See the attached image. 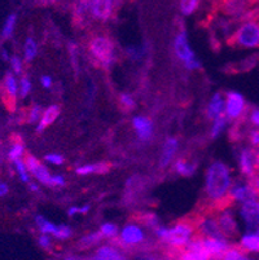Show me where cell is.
Listing matches in <instances>:
<instances>
[{
    "instance_id": "cell-12",
    "label": "cell",
    "mask_w": 259,
    "mask_h": 260,
    "mask_svg": "<svg viewBox=\"0 0 259 260\" xmlns=\"http://www.w3.org/2000/svg\"><path fill=\"white\" fill-rule=\"evenodd\" d=\"M196 228L198 233L203 237H213V238H225L219 228V224L217 221V217L204 216L199 219L196 224Z\"/></svg>"
},
{
    "instance_id": "cell-15",
    "label": "cell",
    "mask_w": 259,
    "mask_h": 260,
    "mask_svg": "<svg viewBox=\"0 0 259 260\" xmlns=\"http://www.w3.org/2000/svg\"><path fill=\"white\" fill-rule=\"evenodd\" d=\"M183 255H180L182 259H188V260H206L210 259L209 254L206 252L205 247L203 245V241L201 237L193 240L192 238L191 242L187 246H184V251L182 252Z\"/></svg>"
},
{
    "instance_id": "cell-28",
    "label": "cell",
    "mask_w": 259,
    "mask_h": 260,
    "mask_svg": "<svg viewBox=\"0 0 259 260\" xmlns=\"http://www.w3.org/2000/svg\"><path fill=\"white\" fill-rule=\"evenodd\" d=\"M201 0H179L180 12L184 16H191L198 9Z\"/></svg>"
},
{
    "instance_id": "cell-50",
    "label": "cell",
    "mask_w": 259,
    "mask_h": 260,
    "mask_svg": "<svg viewBox=\"0 0 259 260\" xmlns=\"http://www.w3.org/2000/svg\"><path fill=\"white\" fill-rule=\"evenodd\" d=\"M40 4H43V6H49V4H54L57 3L59 0H38Z\"/></svg>"
},
{
    "instance_id": "cell-42",
    "label": "cell",
    "mask_w": 259,
    "mask_h": 260,
    "mask_svg": "<svg viewBox=\"0 0 259 260\" xmlns=\"http://www.w3.org/2000/svg\"><path fill=\"white\" fill-rule=\"evenodd\" d=\"M249 120L253 126L259 127V108L251 109L250 114H249Z\"/></svg>"
},
{
    "instance_id": "cell-35",
    "label": "cell",
    "mask_w": 259,
    "mask_h": 260,
    "mask_svg": "<svg viewBox=\"0 0 259 260\" xmlns=\"http://www.w3.org/2000/svg\"><path fill=\"white\" fill-rule=\"evenodd\" d=\"M100 233L103 235V237L113 238L118 235V228L117 225H114V224L106 223L101 225V228H100Z\"/></svg>"
},
{
    "instance_id": "cell-13",
    "label": "cell",
    "mask_w": 259,
    "mask_h": 260,
    "mask_svg": "<svg viewBox=\"0 0 259 260\" xmlns=\"http://www.w3.org/2000/svg\"><path fill=\"white\" fill-rule=\"evenodd\" d=\"M203 245L205 247L209 256L217 257V259H223V255L229 247L227 238H213V237H201Z\"/></svg>"
},
{
    "instance_id": "cell-20",
    "label": "cell",
    "mask_w": 259,
    "mask_h": 260,
    "mask_svg": "<svg viewBox=\"0 0 259 260\" xmlns=\"http://www.w3.org/2000/svg\"><path fill=\"white\" fill-rule=\"evenodd\" d=\"M225 110V100L223 98L222 93H215L213 94V98L209 101L208 109H206V115L210 119L217 118L218 115L224 114Z\"/></svg>"
},
{
    "instance_id": "cell-40",
    "label": "cell",
    "mask_w": 259,
    "mask_h": 260,
    "mask_svg": "<svg viewBox=\"0 0 259 260\" xmlns=\"http://www.w3.org/2000/svg\"><path fill=\"white\" fill-rule=\"evenodd\" d=\"M40 115H42V110H40L39 105H35L30 109V112H28V122L30 123H35L37 120H39Z\"/></svg>"
},
{
    "instance_id": "cell-16",
    "label": "cell",
    "mask_w": 259,
    "mask_h": 260,
    "mask_svg": "<svg viewBox=\"0 0 259 260\" xmlns=\"http://www.w3.org/2000/svg\"><path fill=\"white\" fill-rule=\"evenodd\" d=\"M121 242L123 245H139L142 241L146 240V233L140 228L139 225L135 224H128L121 231L120 233Z\"/></svg>"
},
{
    "instance_id": "cell-8",
    "label": "cell",
    "mask_w": 259,
    "mask_h": 260,
    "mask_svg": "<svg viewBox=\"0 0 259 260\" xmlns=\"http://www.w3.org/2000/svg\"><path fill=\"white\" fill-rule=\"evenodd\" d=\"M89 2L90 15L97 21H108L114 12L113 0H87Z\"/></svg>"
},
{
    "instance_id": "cell-33",
    "label": "cell",
    "mask_w": 259,
    "mask_h": 260,
    "mask_svg": "<svg viewBox=\"0 0 259 260\" xmlns=\"http://www.w3.org/2000/svg\"><path fill=\"white\" fill-rule=\"evenodd\" d=\"M16 22H17V16L14 15V13L13 15L8 16V18H7L6 22H4L3 31H2V37H3L4 39H8V38H11V35L13 34Z\"/></svg>"
},
{
    "instance_id": "cell-54",
    "label": "cell",
    "mask_w": 259,
    "mask_h": 260,
    "mask_svg": "<svg viewBox=\"0 0 259 260\" xmlns=\"http://www.w3.org/2000/svg\"><path fill=\"white\" fill-rule=\"evenodd\" d=\"M2 57H3V60H4V61H8V60H9V57H8V52H7V51H3V52H2Z\"/></svg>"
},
{
    "instance_id": "cell-41",
    "label": "cell",
    "mask_w": 259,
    "mask_h": 260,
    "mask_svg": "<svg viewBox=\"0 0 259 260\" xmlns=\"http://www.w3.org/2000/svg\"><path fill=\"white\" fill-rule=\"evenodd\" d=\"M127 53L134 60H139V58L142 57L144 51H142L141 47H130V48H127Z\"/></svg>"
},
{
    "instance_id": "cell-11",
    "label": "cell",
    "mask_w": 259,
    "mask_h": 260,
    "mask_svg": "<svg viewBox=\"0 0 259 260\" xmlns=\"http://www.w3.org/2000/svg\"><path fill=\"white\" fill-rule=\"evenodd\" d=\"M26 166H27L28 172H30L39 183L44 184V185H52V175L49 174L48 169H47L44 165H42L37 158H34L33 155H28V157L26 158Z\"/></svg>"
},
{
    "instance_id": "cell-3",
    "label": "cell",
    "mask_w": 259,
    "mask_h": 260,
    "mask_svg": "<svg viewBox=\"0 0 259 260\" xmlns=\"http://www.w3.org/2000/svg\"><path fill=\"white\" fill-rule=\"evenodd\" d=\"M90 56L103 68H110L116 61V48L113 40L105 35H96L89 42Z\"/></svg>"
},
{
    "instance_id": "cell-49",
    "label": "cell",
    "mask_w": 259,
    "mask_h": 260,
    "mask_svg": "<svg viewBox=\"0 0 259 260\" xmlns=\"http://www.w3.org/2000/svg\"><path fill=\"white\" fill-rule=\"evenodd\" d=\"M75 214H79V207H70V209L68 210L69 216H74Z\"/></svg>"
},
{
    "instance_id": "cell-43",
    "label": "cell",
    "mask_w": 259,
    "mask_h": 260,
    "mask_svg": "<svg viewBox=\"0 0 259 260\" xmlns=\"http://www.w3.org/2000/svg\"><path fill=\"white\" fill-rule=\"evenodd\" d=\"M249 141L253 146H259V128L258 129H251L249 132Z\"/></svg>"
},
{
    "instance_id": "cell-39",
    "label": "cell",
    "mask_w": 259,
    "mask_h": 260,
    "mask_svg": "<svg viewBox=\"0 0 259 260\" xmlns=\"http://www.w3.org/2000/svg\"><path fill=\"white\" fill-rule=\"evenodd\" d=\"M9 61H11V68L14 74H21L22 73V60L17 56H13Z\"/></svg>"
},
{
    "instance_id": "cell-1",
    "label": "cell",
    "mask_w": 259,
    "mask_h": 260,
    "mask_svg": "<svg viewBox=\"0 0 259 260\" xmlns=\"http://www.w3.org/2000/svg\"><path fill=\"white\" fill-rule=\"evenodd\" d=\"M231 185L232 176L229 167L220 160L211 163L206 171L205 181V193L209 200L214 203H220L222 207H225L227 205H223V202L229 201L228 193Z\"/></svg>"
},
{
    "instance_id": "cell-17",
    "label": "cell",
    "mask_w": 259,
    "mask_h": 260,
    "mask_svg": "<svg viewBox=\"0 0 259 260\" xmlns=\"http://www.w3.org/2000/svg\"><path fill=\"white\" fill-rule=\"evenodd\" d=\"M132 126H134L135 131H136L137 136L140 140L147 141L152 138L153 134V124L152 120L147 117H135L132 120Z\"/></svg>"
},
{
    "instance_id": "cell-55",
    "label": "cell",
    "mask_w": 259,
    "mask_h": 260,
    "mask_svg": "<svg viewBox=\"0 0 259 260\" xmlns=\"http://www.w3.org/2000/svg\"><path fill=\"white\" fill-rule=\"evenodd\" d=\"M114 3V7H120V4L122 3V0H113Z\"/></svg>"
},
{
    "instance_id": "cell-48",
    "label": "cell",
    "mask_w": 259,
    "mask_h": 260,
    "mask_svg": "<svg viewBox=\"0 0 259 260\" xmlns=\"http://www.w3.org/2000/svg\"><path fill=\"white\" fill-rule=\"evenodd\" d=\"M8 193V185L6 183H0V197H3Z\"/></svg>"
},
{
    "instance_id": "cell-24",
    "label": "cell",
    "mask_w": 259,
    "mask_h": 260,
    "mask_svg": "<svg viewBox=\"0 0 259 260\" xmlns=\"http://www.w3.org/2000/svg\"><path fill=\"white\" fill-rule=\"evenodd\" d=\"M110 170V165L105 162L95 163V165H84L77 169L78 175H90V174H105Z\"/></svg>"
},
{
    "instance_id": "cell-25",
    "label": "cell",
    "mask_w": 259,
    "mask_h": 260,
    "mask_svg": "<svg viewBox=\"0 0 259 260\" xmlns=\"http://www.w3.org/2000/svg\"><path fill=\"white\" fill-rule=\"evenodd\" d=\"M228 123V118L225 114H220L218 115L217 118H214L213 126H211V138L217 139L219 138V135L222 134L223 131L225 129Z\"/></svg>"
},
{
    "instance_id": "cell-27",
    "label": "cell",
    "mask_w": 259,
    "mask_h": 260,
    "mask_svg": "<svg viewBox=\"0 0 259 260\" xmlns=\"http://www.w3.org/2000/svg\"><path fill=\"white\" fill-rule=\"evenodd\" d=\"M35 223H37L38 229L40 231V233H47V235H53L54 232H56L57 226L54 225L53 223L48 221L47 219H44L40 215H37L35 216Z\"/></svg>"
},
{
    "instance_id": "cell-6",
    "label": "cell",
    "mask_w": 259,
    "mask_h": 260,
    "mask_svg": "<svg viewBox=\"0 0 259 260\" xmlns=\"http://www.w3.org/2000/svg\"><path fill=\"white\" fill-rule=\"evenodd\" d=\"M240 216L242 221L245 223L248 232L259 233V201L249 200L246 202H242V206L240 209Z\"/></svg>"
},
{
    "instance_id": "cell-5",
    "label": "cell",
    "mask_w": 259,
    "mask_h": 260,
    "mask_svg": "<svg viewBox=\"0 0 259 260\" xmlns=\"http://www.w3.org/2000/svg\"><path fill=\"white\" fill-rule=\"evenodd\" d=\"M174 52L175 54H177V57L184 62L187 69L196 70L201 68V62L197 60L196 54H194V52L191 49L188 37H187V32H185L184 30L178 32V35L175 37Z\"/></svg>"
},
{
    "instance_id": "cell-19",
    "label": "cell",
    "mask_w": 259,
    "mask_h": 260,
    "mask_svg": "<svg viewBox=\"0 0 259 260\" xmlns=\"http://www.w3.org/2000/svg\"><path fill=\"white\" fill-rule=\"evenodd\" d=\"M60 115V106L59 105H51L42 113L38 122L37 131L43 132L48 126H51L52 123L57 119V117Z\"/></svg>"
},
{
    "instance_id": "cell-52",
    "label": "cell",
    "mask_w": 259,
    "mask_h": 260,
    "mask_svg": "<svg viewBox=\"0 0 259 260\" xmlns=\"http://www.w3.org/2000/svg\"><path fill=\"white\" fill-rule=\"evenodd\" d=\"M89 210H90V206H87V205L83 207H79V214H85V212H89Z\"/></svg>"
},
{
    "instance_id": "cell-2",
    "label": "cell",
    "mask_w": 259,
    "mask_h": 260,
    "mask_svg": "<svg viewBox=\"0 0 259 260\" xmlns=\"http://www.w3.org/2000/svg\"><path fill=\"white\" fill-rule=\"evenodd\" d=\"M154 233L162 242L167 243L175 249H183L188 245L194 235V226L191 223H179L172 228L156 226Z\"/></svg>"
},
{
    "instance_id": "cell-23",
    "label": "cell",
    "mask_w": 259,
    "mask_h": 260,
    "mask_svg": "<svg viewBox=\"0 0 259 260\" xmlns=\"http://www.w3.org/2000/svg\"><path fill=\"white\" fill-rule=\"evenodd\" d=\"M94 259L99 260H122L125 259V256L122 255V252L120 250L114 249L113 246H103L100 247L96 251V255L94 256Z\"/></svg>"
},
{
    "instance_id": "cell-38",
    "label": "cell",
    "mask_w": 259,
    "mask_h": 260,
    "mask_svg": "<svg viewBox=\"0 0 259 260\" xmlns=\"http://www.w3.org/2000/svg\"><path fill=\"white\" fill-rule=\"evenodd\" d=\"M120 103L121 105H122V108L127 109V110H132V109L136 106V104H135V100L134 99L130 96V94H126V93H122L120 96Z\"/></svg>"
},
{
    "instance_id": "cell-26",
    "label": "cell",
    "mask_w": 259,
    "mask_h": 260,
    "mask_svg": "<svg viewBox=\"0 0 259 260\" xmlns=\"http://www.w3.org/2000/svg\"><path fill=\"white\" fill-rule=\"evenodd\" d=\"M175 171L183 176H191L196 171V165L192 162H187L184 159H180L175 163Z\"/></svg>"
},
{
    "instance_id": "cell-7",
    "label": "cell",
    "mask_w": 259,
    "mask_h": 260,
    "mask_svg": "<svg viewBox=\"0 0 259 260\" xmlns=\"http://www.w3.org/2000/svg\"><path fill=\"white\" fill-rule=\"evenodd\" d=\"M245 99H244V96L241 93H239V92H228L224 110V114L227 115L228 119H240L242 113L245 112Z\"/></svg>"
},
{
    "instance_id": "cell-9",
    "label": "cell",
    "mask_w": 259,
    "mask_h": 260,
    "mask_svg": "<svg viewBox=\"0 0 259 260\" xmlns=\"http://www.w3.org/2000/svg\"><path fill=\"white\" fill-rule=\"evenodd\" d=\"M217 221L219 224L220 231H222L225 238H232L235 236H237V233H239V226H237L234 214L229 210L222 207L220 212L217 216Z\"/></svg>"
},
{
    "instance_id": "cell-10",
    "label": "cell",
    "mask_w": 259,
    "mask_h": 260,
    "mask_svg": "<svg viewBox=\"0 0 259 260\" xmlns=\"http://www.w3.org/2000/svg\"><path fill=\"white\" fill-rule=\"evenodd\" d=\"M229 200H234L235 202H246L249 200H255L259 197L258 191L248 183H236L232 184L229 193H228Z\"/></svg>"
},
{
    "instance_id": "cell-32",
    "label": "cell",
    "mask_w": 259,
    "mask_h": 260,
    "mask_svg": "<svg viewBox=\"0 0 259 260\" xmlns=\"http://www.w3.org/2000/svg\"><path fill=\"white\" fill-rule=\"evenodd\" d=\"M101 240H103V235L100 232H92V233H89V235L84 236L80 240V246L82 247H90V246H94L96 243H99Z\"/></svg>"
},
{
    "instance_id": "cell-46",
    "label": "cell",
    "mask_w": 259,
    "mask_h": 260,
    "mask_svg": "<svg viewBox=\"0 0 259 260\" xmlns=\"http://www.w3.org/2000/svg\"><path fill=\"white\" fill-rule=\"evenodd\" d=\"M65 185V179L63 175H54L52 176V185L51 186H64Z\"/></svg>"
},
{
    "instance_id": "cell-36",
    "label": "cell",
    "mask_w": 259,
    "mask_h": 260,
    "mask_svg": "<svg viewBox=\"0 0 259 260\" xmlns=\"http://www.w3.org/2000/svg\"><path fill=\"white\" fill-rule=\"evenodd\" d=\"M32 91V82L27 77H22L20 80V84H18V92H20L21 98H26Z\"/></svg>"
},
{
    "instance_id": "cell-21",
    "label": "cell",
    "mask_w": 259,
    "mask_h": 260,
    "mask_svg": "<svg viewBox=\"0 0 259 260\" xmlns=\"http://www.w3.org/2000/svg\"><path fill=\"white\" fill-rule=\"evenodd\" d=\"M178 150V140L174 138H170L166 140L165 145H163V152L161 155V167H167L171 163V160L174 159L175 154Z\"/></svg>"
},
{
    "instance_id": "cell-14",
    "label": "cell",
    "mask_w": 259,
    "mask_h": 260,
    "mask_svg": "<svg viewBox=\"0 0 259 260\" xmlns=\"http://www.w3.org/2000/svg\"><path fill=\"white\" fill-rule=\"evenodd\" d=\"M240 171L245 176L250 177L256 174V162H255V150L253 148H244L239 155Z\"/></svg>"
},
{
    "instance_id": "cell-18",
    "label": "cell",
    "mask_w": 259,
    "mask_h": 260,
    "mask_svg": "<svg viewBox=\"0 0 259 260\" xmlns=\"http://www.w3.org/2000/svg\"><path fill=\"white\" fill-rule=\"evenodd\" d=\"M2 89H3L4 92V98H6V100L12 101V103L16 101V98H17L18 93V83L17 79H16V75H14L13 73H6Z\"/></svg>"
},
{
    "instance_id": "cell-37",
    "label": "cell",
    "mask_w": 259,
    "mask_h": 260,
    "mask_svg": "<svg viewBox=\"0 0 259 260\" xmlns=\"http://www.w3.org/2000/svg\"><path fill=\"white\" fill-rule=\"evenodd\" d=\"M53 236L56 238H59V240H66V238H69L71 236V229L68 225H57Z\"/></svg>"
},
{
    "instance_id": "cell-4",
    "label": "cell",
    "mask_w": 259,
    "mask_h": 260,
    "mask_svg": "<svg viewBox=\"0 0 259 260\" xmlns=\"http://www.w3.org/2000/svg\"><path fill=\"white\" fill-rule=\"evenodd\" d=\"M231 43L240 48H258L259 20L244 21L232 35Z\"/></svg>"
},
{
    "instance_id": "cell-34",
    "label": "cell",
    "mask_w": 259,
    "mask_h": 260,
    "mask_svg": "<svg viewBox=\"0 0 259 260\" xmlns=\"http://www.w3.org/2000/svg\"><path fill=\"white\" fill-rule=\"evenodd\" d=\"M38 52V46L37 42H35L33 38H27L25 43V58L26 61H32L34 60V57L37 56Z\"/></svg>"
},
{
    "instance_id": "cell-44",
    "label": "cell",
    "mask_w": 259,
    "mask_h": 260,
    "mask_svg": "<svg viewBox=\"0 0 259 260\" xmlns=\"http://www.w3.org/2000/svg\"><path fill=\"white\" fill-rule=\"evenodd\" d=\"M38 242H39V245L42 246L43 249H49V246H51V238H49V236L47 235V233H43L42 236H39V238H38Z\"/></svg>"
},
{
    "instance_id": "cell-31",
    "label": "cell",
    "mask_w": 259,
    "mask_h": 260,
    "mask_svg": "<svg viewBox=\"0 0 259 260\" xmlns=\"http://www.w3.org/2000/svg\"><path fill=\"white\" fill-rule=\"evenodd\" d=\"M13 163H14V167H16V171H17L18 176H20L21 181H23V183L26 184L30 183V172H28L25 160L17 159V160H14Z\"/></svg>"
},
{
    "instance_id": "cell-30",
    "label": "cell",
    "mask_w": 259,
    "mask_h": 260,
    "mask_svg": "<svg viewBox=\"0 0 259 260\" xmlns=\"http://www.w3.org/2000/svg\"><path fill=\"white\" fill-rule=\"evenodd\" d=\"M23 153H25V146H23V144L16 141V143L12 144V146L9 148L8 159L11 160V162H14V160L21 159V158H22V155H23Z\"/></svg>"
},
{
    "instance_id": "cell-53",
    "label": "cell",
    "mask_w": 259,
    "mask_h": 260,
    "mask_svg": "<svg viewBox=\"0 0 259 260\" xmlns=\"http://www.w3.org/2000/svg\"><path fill=\"white\" fill-rule=\"evenodd\" d=\"M28 185H30V189H32L33 191H38V189H39V186H38L37 184L32 183V181H30V183H28Z\"/></svg>"
},
{
    "instance_id": "cell-51",
    "label": "cell",
    "mask_w": 259,
    "mask_h": 260,
    "mask_svg": "<svg viewBox=\"0 0 259 260\" xmlns=\"http://www.w3.org/2000/svg\"><path fill=\"white\" fill-rule=\"evenodd\" d=\"M255 162H256V171H259V146L255 150Z\"/></svg>"
},
{
    "instance_id": "cell-45",
    "label": "cell",
    "mask_w": 259,
    "mask_h": 260,
    "mask_svg": "<svg viewBox=\"0 0 259 260\" xmlns=\"http://www.w3.org/2000/svg\"><path fill=\"white\" fill-rule=\"evenodd\" d=\"M46 160L52 165H63L64 158L60 154H48L46 155Z\"/></svg>"
},
{
    "instance_id": "cell-22",
    "label": "cell",
    "mask_w": 259,
    "mask_h": 260,
    "mask_svg": "<svg viewBox=\"0 0 259 260\" xmlns=\"http://www.w3.org/2000/svg\"><path fill=\"white\" fill-rule=\"evenodd\" d=\"M240 247L246 252H258L259 254V233L248 232L240 240Z\"/></svg>"
},
{
    "instance_id": "cell-29",
    "label": "cell",
    "mask_w": 259,
    "mask_h": 260,
    "mask_svg": "<svg viewBox=\"0 0 259 260\" xmlns=\"http://www.w3.org/2000/svg\"><path fill=\"white\" fill-rule=\"evenodd\" d=\"M246 251L241 249V247H228L227 251L224 252L223 255V259L225 260H244V259H248L246 256Z\"/></svg>"
},
{
    "instance_id": "cell-47",
    "label": "cell",
    "mask_w": 259,
    "mask_h": 260,
    "mask_svg": "<svg viewBox=\"0 0 259 260\" xmlns=\"http://www.w3.org/2000/svg\"><path fill=\"white\" fill-rule=\"evenodd\" d=\"M40 83H42V86L44 87V88H51L52 78L48 77V75H43V77L40 78Z\"/></svg>"
}]
</instances>
